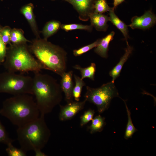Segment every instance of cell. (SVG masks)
<instances>
[{
    "instance_id": "9",
    "label": "cell",
    "mask_w": 156,
    "mask_h": 156,
    "mask_svg": "<svg viewBox=\"0 0 156 156\" xmlns=\"http://www.w3.org/2000/svg\"><path fill=\"white\" fill-rule=\"evenodd\" d=\"M84 100L81 101H73L68 103L65 105H60L59 115L60 120L65 121L72 119L79 111L83 109L86 102Z\"/></svg>"
},
{
    "instance_id": "14",
    "label": "cell",
    "mask_w": 156,
    "mask_h": 156,
    "mask_svg": "<svg viewBox=\"0 0 156 156\" xmlns=\"http://www.w3.org/2000/svg\"><path fill=\"white\" fill-rule=\"evenodd\" d=\"M33 8L32 4H28L22 7L21 12L29 22L34 33L38 38L39 34L33 12Z\"/></svg>"
},
{
    "instance_id": "17",
    "label": "cell",
    "mask_w": 156,
    "mask_h": 156,
    "mask_svg": "<svg viewBox=\"0 0 156 156\" xmlns=\"http://www.w3.org/2000/svg\"><path fill=\"white\" fill-rule=\"evenodd\" d=\"M61 25L60 21L56 20H53L47 22L42 31L44 39L47 40L48 38L57 32L61 28Z\"/></svg>"
},
{
    "instance_id": "7",
    "label": "cell",
    "mask_w": 156,
    "mask_h": 156,
    "mask_svg": "<svg viewBox=\"0 0 156 156\" xmlns=\"http://www.w3.org/2000/svg\"><path fill=\"white\" fill-rule=\"evenodd\" d=\"M86 89L84 95L85 99L86 101L96 105L100 114L108 108L110 102L113 98L119 97L114 83L112 81L103 84L97 88L86 86Z\"/></svg>"
},
{
    "instance_id": "3",
    "label": "cell",
    "mask_w": 156,
    "mask_h": 156,
    "mask_svg": "<svg viewBox=\"0 0 156 156\" xmlns=\"http://www.w3.org/2000/svg\"><path fill=\"white\" fill-rule=\"evenodd\" d=\"M29 49L44 69L60 76L66 72L67 53L60 46L44 39L37 38L33 41Z\"/></svg>"
},
{
    "instance_id": "11",
    "label": "cell",
    "mask_w": 156,
    "mask_h": 156,
    "mask_svg": "<svg viewBox=\"0 0 156 156\" xmlns=\"http://www.w3.org/2000/svg\"><path fill=\"white\" fill-rule=\"evenodd\" d=\"M72 70L64 72L61 76L60 86L64 94L65 99L67 103L73 101V91L74 85L73 80Z\"/></svg>"
},
{
    "instance_id": "28",
    "label": "cell",
    "mask_w": 156,
    "mask_h": 156,
    "mask_svg": "<svg viewBox=\"0 0 156 156\" xmlns=\"http://www.w3.org/2000/svg\"><path fill=\"white\" fill-rule=\"evenodd\" d=\"M14 140L10 138L4 127L0 121V143L7 145L12 143Z\"/></svg>"
},
{
    "instance_id": "8",
    "label": "cell",
    "mask_w": 156,
    "mask_h": 156,
    "mask_svg": "<svg viewBox=\"0 0 156 156\" xmlns=\"http://www.w3.org/2000/svg\"><path fill=\"white\" fill-rule=\"evenodd\" d=\"M71 4L79 14V19L86 21L89 15L94 12V5L96 0H64Z\"/></svg>"
},
{
    "instance_id": "19",
    "label": "cell",
    "mask_w": 156,
    "mask_h": 156,
    "mask_svg": "<svg viewBox=\"0 0 156 156\" xmlns=\"http://www.w3.org/2000/svg\"><path fill=\"white\" fill-rule=\"evenodd\" d=\"M92 120L91 124L88 127L90 133L93 134L101 131L105 124V118L99 115L96 116Z\"/></svg>"
},
{
    "instance_id": "12",
    "label": "cell",
    "mask_w": 156,
    "mask_h": 156,
    "mask_svg": "<svg viewBox=\"0 0 156 156\" xmlns=\"http://www.w3.org/2000/svg\"><path fill=\"white\" fill-rule=\"evenodd\" d=\"M91 25L99 31H105L108 27L107 22L109 21V18L103 14H90L89 16Z\"/></svg>"
},
{
    "instance_id": "18",
    "label": "cell",
    "mask_w": 156,
    "mask_h": 156,
    "mask_svg": "<svg viewBox=\"0 0 156 156\" xmlns=\"http://www.w3.org/2000/svg\"><path fill=\"white\" fill-rule=\"evenodd\" d=\"M73 67L80 71L82 79L88 78L92 80H94L96 70V65L94 63H92L90 66L85 68H82L78 65H76Z\"/></svg>"
},
{
    "instance_id": "15",
    "label": "cell",
    "mask_w": 156,
    "mask_h": 156,
    "mask_svg": "<svg viewBox=\"0 0 156 156\" xmlns=\"http://www.w3.org/2000/svg\"><path fill=\"white\" fill-rule=\"evenodd\" d=\"M114 34V32L112 31L105 37L101 39L99 44L94 49L95 52L102 57L107 58L109 44L113 40Z\"/></svg>"
},
{
    "instance_id": "5",
    "label": "cell",
    "mask_w": 156,
    "mask_h": 156,
    "mask_svg": "<svg viewBox=\"0 0 156 156\" xmlns=\"http://www.w3.org/2000/svg\"><path fill=\"white\" fill-rule=\"evenodd\" d=\"M3 63L7 71L15 73L40 72L44 69L31 54L26 43L10 45Z\"/></svg>"
},
{
    "instance_id": "25",
    "label": "cell",
    "mask_w": 156,
    "mask_h": 156,
    "mask_svg": "<svg viewBox=\"0 0 156 156\" xmlns=\"http://www.w3.org/2000/svg\"><path fill=\"white\" fill-rule=\"evenodd\" d=\"M101 39H99L94 42L85 46L77 49L73 50V55L76 57L80 56L94 48L97 47L99 44Z\"/></svg>"
},
{
    "instance_id": "30",
    "label": "cell",
    "mask_w": 156,
    "mask_h": 156,
    "mask_svg": "<svg viewBox=\"0 0 156 156\" xmlns=\"http://www.w3.org/2000/svg\"><path fill=\"white\" fill-rule=\"evenodd\" d=\"M6 52L5 44L2 40L0 32V62L1 63L4 61Z\"/></svg>"
},
{
    "instance_id": "13",
    "label": "cell",
    "mask_w": 156,
    "mask_h": 156,
    "mask_svg": "<svg viewBox=\"0 0 156 156\" xmlns=\"http://www.w3.org/2000/svg\"><path fill=\"white\" fill-rule=\"evenodd\" d=\"M125 53L121 58L117 64L110 71L109 75L112 77V82L114 83L115 80L119 76L122 66L131 54L133 50L132 47L127 44Z\"/></svg>"
},
{
    "instance_id": "24",
    "label": "cell",
    "mask_w": 156,
    "mask_h": 156,
    "mask_svg": "<svg viewBox=\"0 0 156 156\" xmlns=\"http://www.w3.org/2000/svg\"><path fill=\"white\" fill-rule=\"evenodd\" d=\"M94 8L93 13L103 14L109 11L112 8L109 6L106 0H96L94 2Z\"/></svg>"
},
{
    "instance_id": "2",
    "label": "cell",
    "mask_w": 156,
    "mask_h": 156,
    "mask_svg": "<svg viewBox=\"0 0 156 156\" xmlns=\"http://www.w3.org/2000/svg\"><path fill=\"white\" fill-rule=\"evenodd\" d=\"M0 115L18 127L36 119L40 114L32 96L23 94L14 95L5 100L0 109Z\"/></svg>"
},
{
    "instance_id": "34",
    "label": "cell",
    "mask_w": 156,
    "mask_h": 156,
    "mask_svg": "<svg viewBox=\"0 0 156 156\" xmlns=\"http://www.w3.org/2000/svg\"></svg>"
},
{
    "instance_id": "32",
    "label": "cell",
    "mask_w": 156,
    "mask_h": 156,
    "mask_svg": "<svg viewBox=\"0 0 156 156\" xmlns=\"http://www.w3.org/2000/svg\"><path fill=\"white\" fill-rule=\"evenodd\" d=\"M125 0H114L113 5V8L115 9L117 6L121 4Z\"/></svg>"
},
{
    "instance_id": "29",
    "label": "cell",
    "mask_w": 156,
    "mask_h": 156,
    "mask_svg": "<svg viewBox=\"0 0 156 156\" xmlns=\"http://www.w3.org/2000/svg\"><path fill=\"white\" fill-rule=\"evenodd\" d=\"M11 30L8 27L5 28L3 29L0 32L2 40L5 44L10 43V38Z\"/></svg>"
},
{
    "instance_id": "1",
    "label": "cell",
    "mask_w": 156,
    "mask_h": 156,
    "mask_svg": "<svg viewBox=\"0 0 156 156\" xmlns=\"http://www.w3.org/2000/svg\"><path fill=\"white\" fill-rule=\"evenodd\" d=\"M34 73L33 95L40 115L45 116L60 105L62 99V91L60 84L52 76L40 72Z\"/></svg>"
},
{
    "instance_id": "26",
    "label": "cell",
    "mask_w": 156,
    "mask_h": 156,
    "mask_svg": "<svg viewBox=\"0 0 156 156\" xmlns=\"http://www.w3.org/2000/svg\"><path fill=\"white\" fill-rule=\"evenodd\" d=\"M6 151L9 156H26V152L21 148H18L14 147L12 143L7 145Z\"/></svg>"
},
{
    "instance_id": "33",
    "label": "cell",
    "mask_w": 156,
    "mask_h": 156,
    "mask_svg": "<svg viewBox=\"0 0 156 156\" xmlns=\"http://www.w3.org/2000/svg\"><path fill=\"white\" fill-rule=\"evenodd\" d=\"M1 62H0V65H1Z\"/></svg>"
},
{
    "instance_id": "20",
    "label": "cell",
    "mask_w": 156,
    "mask_h": 156,
    "mask_svg": "<svg viewBox=\"0 0 156 156\" xmlns=\"http://www.w3.org/2000/svg\"><path fill=\"white\" fill-rule=\"evenodd\" d=\"M75 82L73 91V96L76 101H79L83 86H86L85 82L81 78L76 75H74Z\"/></svg>"
},
{
    "instance_id": "23",
    "label": "cell",
    "mask_w": 156,
    "mask_h": 156,
    "mask_svg": "<svg viewBox=\"0 0 156 156\" xmlns=\"http://www.w3.org/2000/svg\"><path fill=\"white\" fill-rule=\"evenodd\" d=\"M61 28L66 31L75 29L83 30L88 31H91L93 27L90 25H83L79 24H61Z\"/></svg>"
},
{
    "instance_id": "10",
    "label": "cell",
    "mask_w": 156,
    "mask_h": 156,
    "mask_svg": "<svg viewBox=\"0 0 156 156\" xmlns=\"http://www.w3.org/2000/svg\"><path fill=\"white\" fill-rule=\"evenodd\" d=\"M156 17L151 10L146 12L142 16L133 17L131 23L128 26L132 29H146L153 26L156 23Z\"/></svg>"
},
{
    "instance_id": "21",
    "label": "cell",
    "mask_w": 156,
    "mask_h": 156,
    "mask_svg": "<svg viewBox=\"0 0 156 156\" xmlns=\"http://www.w3.org/2000/svg\"><path fill=\"white\" fill-rule=\"evenodd\" d=\"M123 100L125 104L128 116V121L124 135V138L125 139L127 140L131 138L133 135L137 131V130L135 127L133 123L131 118L130 111L125 101Z\"/></svg>"
},
{
    "instance_id": "4",
    "label": "cell",
    "mask_w": 156,
    "mask_h": 156,
    "mask_svg": "<svg viewBox=\"0 0 156 156\" xmlns=\"http://www.w3.org/2000/svg\"><path fill=\"white\" fill-rule=\"evenodd\" d=\"M16 133L21 148L26 152L43 148L47 143L51 134L45 121L44 116L42 115L18 127Z\"/></svg>"
},
{
    "instance_id": "31",
    "label": "cell",
    "mask_w": 156,
    "mask_h": 156,
    "mask_svg": "<svg viewBox=\"0 0 156 156\" xmlns=\"http://www.w3.org/2000/svg\"><path fill=\"white\" fill-rule=\"evenodd\" d=\"M40 149H37L34 151L36 156H47L44 153L41 151Z\"/></svg>"
},
{
    "instance_id": "16",
    "label": "cell",
    "mask_w": 156,
    "mask_h": 156,
    "mask_svg": "<svg viewBox=\"0 0 156 156\" xmlns=\"http://www.w3.org/2000/svg\"><path fill=\"white\" fill-rule=\"evenodd\" d=\"M109 21L115 25L122 33L127 43L129 38L128 26L116 16L114 13V9L113 8L109 10Z\"/></svg>"
},
{
    "instance_id": "22",
    "label": "cell",
    "mask_w": 156,
    "mask_h": 156,
    "mask_svg": "<svg viewBox=\"0 0 156 156\" xmlns=\"http://www.w3.org/2000/svg\"><path fill=\"white\" fill-rule=\"evenodd\" d=\"M10 40L12 44H18L29 42L25 38L22 31L17 29L11 30Z\"/></svg>"
},
{
    "instance_id": "6",
    "label": "cell",
    "mask_w": 156,
    "mask_h": 156,
    "mask_svg": "<svg viewBox=\"0 0 156 156\" xmlns=\"http://www.w3.org/2000/svg\"><path fill=\"white\" fill-rule=\"evenodd\" d=\"M33 78L7 71L0 73V93L33 95Z\"/></svg>"
},
{
    "instance_id": "27",
    "label": "cell",
    "mask_w": 156,
    "mask_h": 156,
    "mask_svg": "<svg viewBox=\"0 0 156 156\" xmlns=\"http://www.w3.org/2000/svg\"><path fill=\"white\" fill-rule=\"evenodd\" d=\"M95 113L94 110L91 109L85 111L80 118V126L83 127L92 120Z\"/></svg>"
}]
</instances>
